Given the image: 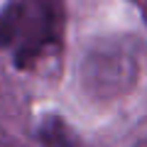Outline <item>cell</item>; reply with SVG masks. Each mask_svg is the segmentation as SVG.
Listing matches in <instances>:
<instances>
[{
    "label": "cell",
    "instance_id": "cell-1",
    "mask_svg": "<svg viewBox=\"0 0 147 147\" xmlns=\"http://www.w3.org/2000/svg\"><path fill=\"white\" fill-rule=\"evenodd\" d=\"M64 34L61 0H10L0 12V49L30 69L54 54Z\"/></svg>",
    "mask_w": 147,
    "mask_h": 147
}]
</instances>
